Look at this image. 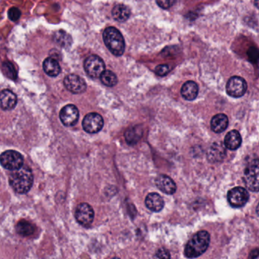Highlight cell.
Instances as JSON below:
<instances>
[{
  "label": "cell",
  "mask_w": 259,
  "mask_h": 259,
  "mask_svg": "<svg viewBox=\"0 0 259 259\" xmlns=\"http://www.w3.org/2000/svg\"><path fill=\"white\" fill-rule=\"evenodd\" d=\"M155 184L160 191L167 194H173L176 193V185L174 181L166 175H160L155 179Z\"/></svg>",
  "instance_id": "4fadbf2b"
},
{
  "label": "cell",
  "mask_w": 259,
  "mask_h": 259,
  "mask_svg": "<svg viewBox=\"0 0 259 259\" xmlns=\"http://www.w3.org/2000/svg\"><path fill=\"white\" fill-rule=\"evenodd\" d=\"M228 117L223 113L215 115L211 121V128L215 133H221L228 127Z\"/></svg>",
  "instance_id": "d6986e66"
},
{
  "label": "cell",
  "mask_w": 259,
  "mask_h": 259,
  "mask_svg": "<svg viewBox=\"0 0 259 259\" xmlns=\"http://www.w3.org/2000/svg\"><path fill=\"white\" fill-rule=\"evenodd\" d=\"M131 11L127 5L118 4L113 7L112 10V16L115 20L119 22H124L130 19Z\"/></svg>",
  "instance_id": "7402d4cb"
},
{
  "label": "cell",
  "mask_w": 259,
  "mask_h": 259,
  "mask_svg": "<svg viewBox=\"0 0 259 259\" xmlns=\"http://www.w3.org/2000/svg\"><path fill=\"white\" fill-rule=\"evenodd\" d=\"M0 97H1V108L4 110H11L16 108L18 102L17 97L12 90L8 89L2 90Z\"/></svg>",
  "instance_id": "e0dca14e"
},
{
  "label": "cell",
  "mask_w": 259,
  "mask_h": 259,
  "mask_svg": "<svg viewBox=\"0 0 259 259\" xmlns=\"http://www.w3.org/2000/svg\"><path fill=\"white\" fill-rule=\"evenodd\" d=\"M43 68L45 73L50 77H57L61 72V67L59 62L53 57H48L44 60Z\"/></svg>",
  "instance_id": "44dd1931"
},
{
  "label": "cell",
  "mask_w": 259,
  "mask_h": 259,
  "mask_svg": "<svg viewBox=\"0 0 259 259\" xmlns=\"http://www.w3.org/2000/svg\"><path fill=\"white\" fill-rule=\"evenodd\" d=\"M251 52H252V54H249V57H252L253 58V60H258V58L259 57H257L258 55H259V52L256 50V53H254V50H251Z\"/></svg>",
  "instance_id": "4dcf8cb0"
},
{
  "label": "cell",
  "mask_w": 259,
  "mask_h": 259,
  "mask_svg": "<svg viewBox=\"0 0 259 259\" xmlns=\"http://www.w3.org/2000/svg\"><path fill=\"white\" fill-rule=\"evenodd\" d=\"M157 5L164 9H170L174 4L176 3V0H156Z\"/></svg>",
  "instance_id": "83f0119b"
},
{
  "label": "cell",
  "mask_w": 259,
  "mask_h": 259,
  "mask_svg": "<svg viewBox=\"0 0 259 259\" xmlns=\"http://www.w3.org/2000/svg\"><path fill=\"white\" fill-rule=\"evenodd\" d=\"M54 41L63 47L68 48L72 44V40L69 34L64 31L55 33Z\"/></svg>",
  "instance_id": "cb8c5ba5"
},
{
  "label": "cell",
  "mask_w": 259,
  "mask_h": 259,
  "mask_svg": "<svg viewBox=\"0 0 259 259\" xmlns=\"http://www.w3.org/2000/svg\"><path fill=\"white\" fill-rule=\"evenodd\" d=\"M256 213H257V215L259 216V204L258 205V206L256 207Z\"/></svg>",
  "instance_id": "d6a6232c"
},
{
  "label": "cell",
  "mask_w": 259,
  "mask_h": 259,
  "mask_svg": "<svg viewBox=\"0 0 259 259\" xmlns=\"http://www.w3.org/2000/svg\"><path fill=\"white\" fill-rule=\"evenodd\" d=\"M79 109L73 104H68L60 111V120L65 127H73L79 121Z\"/></svg>",
  "instance_id": "8fae6325"
},
{
  "label": "cell",
  "mask_w": 259,
  "mask_h": 259,
  "mask_svg": "<svg viewBox=\"0 0 259 259\" xmlns=\"http://www.w3.org/2000/svg\"><path fill=\"white\" fill-rule=\"evenodd\" d=\"M210 234L205 230H201L193 236V238L186 244L185 256L189 259H194L205 253L209 246Z\"/></svg>",
  "instance_id": "7a4b0ae2"
},
{
  "label": "cell",
  "mask_w": 259,
  "mask_h": 259,
  "mask_svg": "<svg viewBox=\"0 0 259 259\" xmlns=\"http://www.w3.org/2000/svg\"><path fill=\"white\" fill-rule=\"evenodd\" d=\"M103 39L108 50L116 57H120L124 53V38L119 30L116 27H107L103 33Z\"/></svg>",
  "instance_id": "3957f363"
},
{
  "label": "cell",
  "mask_w": 259,
  "mask_h": 259,
  "mask_svg": "<svg viewBox=\"0 0 259 259\" xmlns=\"http://www.w3.org/2000/svg\"><path fill=\"white\" fill-rule=\"evenodd\" d=\"M243 180L248 190L259 192V159H255L247 164L244 171Z\"/></svg>",
  "instance_id": "277c9868"
},
{
  "label": "cell",
  "mask_w": 259,
  "mask_h": 259,
  "mask_svg": "<svg viewBox=\"0 0 259 259\" xmlns=\"http://www.w3.org/2000/svg\"><path fill=\"white\" fill-rule=\"evenodd\" d=\"M75 216L79 224L83 227H89L94 221V210L87 203H82L77 207Z\"/></svg>",
  "instance_id": "ba28073f"
},
{
  "label": "cell",
  "mask_w": 259,
  "mask_h": 259,
  "mask_svg": "<svg viewBox=\"0 0 259 259\" xmlns=\"http://www.w3.org/2000/svg\"><path fill=\"white\" fill-rule=\"evenodd\" d=\"M226 90L230 97L238 98L246 94L247 90V83L245 79L241 77L234 76L230 78L227 82Z\"/></svg>",
  "instance_id": "52a82bcc"
},
{
  "label": "cell",
  "mask_w": 259,
  "mask_h": 259,
  "mask_svg": "<svg viewBox=\"0 0 259 259\" xmlns=\"http://www.w3.org/2000/svg\"><path fill=\"white\" fill-rule=\"evenodd\" d=\"M65 88L73 94H82L87 89V85L82 77L75 74L67 75L64 79Z\"/></svg>",
  "instance_id": "7c38bea8"
},
{
  "label": "cell",
  "mask_w": 259,
  "mask_h": 259,
  "mask_svg": "<svg viewBox=\"0 0 259 259\" xmlns=\"http://www.w3.org/2000/svg\"><path fill=\"white\" fill-rule=\"evenodd\" d=\"M156 257L159 258V259H170L171 255H170L169 252L166 250L165 249H160L157 251Z\"/></svg>",
  "instance_id": "f546056e"
},
{
  "label": "cell",
  "mask_w": 259,
  "mask_h": 259,
  "mask_svg": "<svg viewBox=\"0 0 259 259\" xmlns=\"http://www.w3.org/2000/svg\"><path fill=\"white\" fill-rule=\"evenodd\" d=\"M84 68L88 76L93 79H97L105 71L106 65L101 57L96 55H91L84 63Z\"/></svg>",
  "instance_id": "8992f818"
},
{
  "label": "cell",
  "mask_w": 259,
  "mask_h": 259,
  "mask_svg": "<svg viewBox=\"0 0 259 259\" xmlns=\"http://www.w3.org/2000/svg\"><path fill=\"white\" fill-rule=\"evenodd\" d=\"M124 135L126 142L128 145H136L143 136V128L140 125L130 127L127 129Z\"/></svg>",
  "instance_id": "2e32d148"
},
{
  "label": "cell",
  "mask_w": 259,
  "mask_h": 259,
  "mask_svg": "<svg viewBox=\"0 0 259 259\" xmlns=\"http://www.w3.org/2000/svg\"><path fill=\"white\" fill-rule=\"evenodd\" d=\"M104 119L97 113H88L85 116L82 121L83 130L90 134L99 132L104 127Z\"/></svg>",
  "instance_id": "9c48e42d"
},
{
  "label": "cell",
  "mask_w": 259,
  "mask_h": 259,
  "mask_svg": "<svg viewBox=\"0 0 259 259\" xmlns=\"http://www.w3.org/2000/svg\"><path fill=\"white\" fill-rule=\"evenodd\" d=\"M242 144V137L237 130H232L227 133L224 138V145L229 150L235 151L239 149Z\"/></svg>",
  "instance_id": "ac0fdd59"
},
{
  "label": "cell",
  "mask_w": 259,
  "mask_h": 259,
  "mask_svg": "<svg viewBox=\"0 0 259 259\" xmlns=\"http://www.w3.org/2000/svg\"><path fill=\"white\" fill-rule=\"evenodd\" d=\"M198 94V86L193 81L186 82L181 88V95L186 101H193Z\"/></svg>",
  "instance_id": "ffe728a7"
},
{
  "label": "cell",
  "mask_w": 259,
  "mask_h": 259,
  "mask_svg": "<svg viewBox=\"0 0 259 259\" xmlns=\"http://www.w3.org/2000/svg\"><path fill=\"white\" fill-rule=\"evenodd\" d=\"M255 5L259 9V0H255Z\"/></svg>",
  "instance_id": "1f68e13d"
},
{
  "label": "cell",
  "mask_w": 259,
  "mask_h": 259,
  "mask_svg": "<svg viewBox=\"0 0 259 259\" xmlns=\"http://www.w3.org/2000/svg\"><path fill=\"white\" fill-rule=\"evenodd\" d=\"M249 194L246 189L235 187L230 190L227 194V200L234 208H241L249 201Z\"/></svg>",
  "instance_id": "30bf717a"
},
{
  "label": "cell",
  "mask_w": 259,
  "mask_h": 259,
  "mask_svg": "<svg viewBox=\"0 0 259 259\" xmlns=\"http://www.w3.org/2000/svg\"><path fill=\"white\" fill-rule=\"evenodd\" d=\"M16 231L19 235L22 236V237H29L34 234L35 231V227L34 224L27 220H22L17 223Z\"/></svg>",
  "instance_id": "603a6c76"
},
{
  "label": "cell",
  "mask_w": 259,
  "mask_h": 259,
  "mask_svg": "<svg viewBox=\"0 0 259 259\" xmlns=\"http://www.w3.org/2000/svg\"><path fill=\"white\" fill-rule=\"evenodd\" d=\"M171 67L168 65H160L156 67L155 73L159 76H164L171 72Z\"/></svg>",
  "instance_id": "4316f807"
},
{
  "label": "cell",
  "mask_w": 259,
  "mask_h": 259,
  "mask_svg": "<svg viewBox=\"0 0 259 259\" xmlns=\"http://www.w3.org/2000/svg\"><path fill=\"white\" fill-rule=\"evenodd\" d=\"M1 165L8 171H16L24 166V157L19 152L9 150L1 154Z\"/></svg>",
  "instance_id": "5b68a950"
},
{
  "label": "cell",
  "mask_w": 259,
  "mask_h": 259,
  "mask_svg": "<svg viewBox=\"0 0 259 259\" xmlns=\"http://www.w3.org/2000/svg\"><path fill=\"white\" fill-rule=\"evenodd\" d=\"M9 183L12 190L19 194H25L31 190L34 183V175L27 166L12 171L9 176Z\"/></svg>",
  "instance_id": "6da1fadb"
},
{
  "label": "cell",
  "mask_w": 259,
  "mask_h": 259,
  "mask_svg": "<svg viewBox=\"0 0 259 259\" xmlns=\"http://www.w3.org/2000/svg\"><path fill=\"white\" fill-rule=\"evenodd\" d=\"M226 152L224 147L220 143H214L210 147L207 153V158L212 163H220L225 158Z\"/></svg>",
  "instance_id": "5bb4252c"
},
{
  "label": "cell",
  "mask_w": 259,
  "mask_h": 259,
  "mask_svg": "<svg viewBox=\"0 0 259 259\" xmlns=\"http://www.w3.org/2000/svg\"><path fill=\"white\" fill-rule=\"evenodd\" d=\"M145 205L151 212H159L164 208V201L157 193H149L145 198Z\"/></svg>",
  "instance_id": "9a60e30c"
},
{
  "label": "cell",
  "mask_w": 259,
  "mask_h": 259,
  "mask_svg": "<svg viewBox=\"0 0 259 259\" xmlns=\"http://www.w3.org/2000/svg\"><path fill=\"white\" fill-rule=\"evenodd\" d=\"M100 79L104 86H108V87H113L118 82L117 76L110 70H105L101 74Z\"/></svg>",
  "instance_id": "d4e9b609"
},
{
  "label": "cell",
  "mask_w": 259,
  "mask_h": 259,
  "mask_svg": "<svg viewBox=\"0 0 259 259\" xmlns=\"http://www.w3.org/2000/svg\"><path fill=\"white\" fill-rule=\"evenodd\" d=\"M21 17V12L19 9L16 8V7H13V8H11L9 10V18L11 20L13 21V22H16V21L19 20Z\"/></svg>",
  "instance_id": "f1b7e54d"
},
{
  "label": "cell",
  "mask_w": 259,
  "mask_h": 259,
  "mask_svg": "<svg viewBox=\"0 0 259 259\" xmlns=\"http://www.w3.org/2000/svg\"><path fill=\"white\" fill-rule=\"evenodd\" d=\"M2 71H3L4 74L9 79H16L17 78L16 69L14 68L13 65L10 63H8V62L4 63L3 65H2Z\"/></svg>",
  "instance_id": "484cf974"
}]
</instances>
